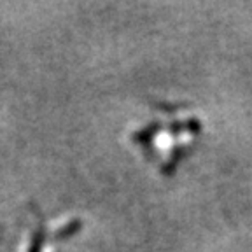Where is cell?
I'll list each match as a JSON object with an SVG mask.
<instances>
[{
	"instance_id": "cell-1",
	"label": "cell",
	"mask_w": 252,
	"mask_h": 252,
	"mask_svg": "<svg viewBox=\"0 0 252 252\" xmlns=\"http://www.w3.org/2000/svg\"><path fill=\"white\" fill-rule=\"evenodd\" d=\"M201 135V121L182 107L161 105L153 119L135 128L130 140L163 175H173L177 166L191 154Z\"/></svg>"
}]
</instances>
